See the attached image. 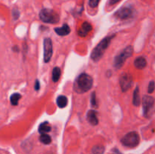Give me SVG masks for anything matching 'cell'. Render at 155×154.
Listing matches in <instances>:
<instances>
[{
  "label": "cell",
  "mask_w": 155,
  "mask_h": 154,
  "mask_svg": "<svg viewBox=\"0 0 155 154\" xmlns=\"http://www.w3.org/2000/svg\"><path fill=\"white\" fill-rule=\"evenodd\" d=\"M93 85V79L86 73L80 74L74 84V89L78 93H84L90 90Z\"/></svg>",
  "instance_id": "1"
},
{
  "label": "cell",
  "mask_w": 155,
  "mask_h": 154,
  "mask_svg": "<svg viewBox=\"0 0 155 154\" xmlns=\"http://www.w3.org/2000/svg\"><path fill=\"white\" fill-rule=\"evenodd\" d=\"M114 36L105 37L96 45V47H95V48L92 50V54H91V58L92 59V60L95 62L98 61L102 57L105 51L108 48L110 41H111L112 38H114Z\"/></svg>",
  "instance_id": "2"
},
{
  "label": "cell",
  "mask_w": 155,
  "mask_h": 154,
  "mask_svg": "<svg viewBox=\"0 0 155 154\" xmlns=\"http://www.w3.org/2000/svg\"><path fill=\"white\" fill-rule=\"evenodd\" d=\"M39 18L42 21L48 24H57L60 21V17L52 9L43 8L39 12Z\"/></svg>",
  "instance_id": "3"
},
{
  "label": "cell",
  "mask_w": 155,
  "mask_h": 154,
  "mask_svg": "<svg viewBox=\"0 0 155 154\" xmlns=\"http://www.w3.org/2000/svg\"><path fill=\"white\" fill-rule=\"evenodd\" d=\"M133 48L132 46H127V48H124L118 55L115 57L114 60V66L117 69H120L124 65L127 58L131 57L133 55Z\"/></svg>",
  "instance_id": "4"
},
{
  "label": "cell",
  "mask_w": 155,
  "mask_h": 154,
  "mask_svg": "<svg viewBox=\"0 0 155 154\" xmlns=\"http://www.w3.org/2000/svg\"><path fill=\"white\" fill-rule=\"evenodd\" d=\"M139 135L136 131H131L126 134L122 139H121V143L124 146L127 147L133 148L136 147L139 143Z\"/></svg>",
  "instance_id": "5"
},
{
  "label": "cell",
  "mask_w": 155,
  "mask_h": 154,
  "mask_svg": "<svg viewBox=\"0 0 155 154\" xmlns=\"http://www.w3.org/2000/svg\"><path fill=\"white\" fill-rule=\"evenodd\" d=\"M154 106V98L150 95H145L142 98V107H143L144 116L148 117L152 111Z\"/></svg>",
  "instance_id": "6"
},
{
  "label": "cell",
  "mask_w": 155,
  "mask_h": 154,
  "mask_svg": "<svg viewBox=\"0 0 155 154\" xmlns=\"http://www.w3.org/2000/svg\"><path fill=\"white\" fill-rule=\"evenodd\" d=\"M43 49H44V61L45 63H48L50 61L52 56L53 48H52V42L51 39L49 38H46L44 39L43 42Z\"/></svg>",
  "instance_id": "7"
},
{
  "label": "cell",
  "mask_w": 155,
  "mask_h": 154,
  "mask_svg": "<svg viewBox=\"0 0 155 154\" xmlns=\"http://www.w3.org/2000/svg\"><path fill=\"white\" fill-rule=\"evenodd\" d=\"M120 85L123 91H127L131 88L133 85V78L132 75L128 73H124L120 78Z\"/></svg>",
  "instance_id": "8"
},
{
  "label": "cell",
  "mask_w": 155,
  "mask_h": 154,
  "mask_svg": "<svg viewBox=\"0 0 155 154\" xmlns=\"http://www.w3.org/2000/svg\"><path fill=\"white\" fill-rule=\"evenodd\" d=\"M133 9L129 7H124L122 8L119 9L116 13L114 14V16L120 20H126L131 18L133 16Z\"/></svg>",
  "instance_id": "9"
},
{
  "label": "cell",
  "mask_w": 155,
  "mask_h": 154,
  "mask_svg": "<svg viewBox=\"0 0 155 154\" xmlns=\"http://www.w3.org/2000/svg\"><path fill=\"white\" fill-rule=\"evenodd\" d=\"M92 27L89 23L84 22L79 30L78 33L80 36H86L92 30Z\"/></svg>",
  "instance_id": "10"
},
{
  "label": "cell",
  "mask_w": 155,
  "mask_h": 154,
  "mask_svg": "<svg viewBox=\"0 0 155 154\" xmlns=\"http://www.w3.org/2000/svg\"><path fill=\"white\" fill-rule=\"evenodd\" d=\"M87 119L89 123L92 125H97L98 124V119L97 116V113L95 110H89L87 113Z\"/></svg>",
  "instance_id": "11"
},
{
  "label": "cell",
  "mask_w": 155,
  "mask_h": 154,
  "mask_svg": "<svg viewBox=\"0 0 155 154\" xmlns=\"http://www.w3.org/2000/svg\"><path fill=\"white\" fill-rule=\"evenodd\" d=\"M54 31L58 35L61 36H67L71 33V28L68 24H64L61 27H56L54 28Z\"/></svg>",
  "instance_id": "12"
},
{
  "label": "cell",
  "mask_w": 155,
  "mask_h": 154,
  "mask_svg": "<svg viewBox=\"0 0 155 154\" xmlns=\"http://www.w3.org/2000/svg\"><path fill=\"white\" fill-rule=\"evenodd\" d=\"M134 65L137 69H142L146 66L147 60L144 57H139L135 60Z\"/></svg>",
  "instance_id": "13"
},
{
  "label": "cell",
  "mask_w": 155,
  "mask_h": 154,
  "mask_svg": "<svg viewBox=\"0 0 155 154\" xmlns=\"http://www.w3.org/2000/svg\"><path fill=\"white\" fill-rule=\"evenodd\" d=\"M140 94H139V86H136L133 91V105L138 107L140 105Z\"/></svg>",
  "instance_id": "14"
},
{
  "label": "cell",
  "mask_w": 155,
  "mask_h": 154,
  "mask_svg": "<svg viewBox=\"0 0 155 154\" xmlns=\"http://www.w3.org/2000/svg\"><path fill=\"white\" fill-rule=\"evenodd\" d=\"M51 128L48 122H44L39 126V132L41 134H46L51 131Z\"/></svg>",
  "instance_id": "15"
},
{
  "label": "cell",
  "mask_w": 155,
  "mask_h": 154,
  "mask_svg": "<svg viewBox=\"0 0 155 154\" xmlns=\"http://www.w3.org/2000/svg\"><path fill=\"white\" fill-rule=\"evenodd\" d=\"M68 104V98L64 95H60L57 98V105L60 108H64Z\"/></svg>",
  "instance_id": "16"
},
{
  "label": "cell",
  "mask_w": 155,
  "mask_h": 154,
  "mask_svg": "<svg viewBox=\"0 0 155 154\" xmlns=\"http://www.w3.org/2000/svg\"><path fill=\"white\" fill-rule=\"evenodd\" d=\"M61 76V69L58 66H55V67L52 70V80L54 82H57L59 80Z\"/></svg>",
  "instance_id": "17"
},
{
  "label": "cell",
  "mask_w": 155,
  "mask_h": 154,
  "mask_svg": "<svg viewBox=\"0 0 155 154\" xmlns=\"http://www.w3.org/2000/svg\"><path fill=\"white\" fill-rule=\"evenodd\" d=\"M39 140L44 144H49L51 142V138L47 134H42V135L39 137Z\"/></svg>",
  "instance_id": "18"
},
{
  "label": "cell",
  "mask_w": 155,
  "mask_h": 154,
  "mask_svg": "<svg viewBox=\"0 0 155 154\" xmlns=\"http://www.w3.org/2000/svg\"><path fill=\"white\" fill-rule=\"evenodd\" d=\"M21 96L20 94H18V93H15V94H13V95L11 96V103H12V105L14 106H16L18 104V101H19V100L21 99Z\"/></svg>",
  "instance_id": "19"
},
{
  "label": "cell",
  "mask_w": 155,
  "mask_h": 154,
  "mask_svg": "<svg viewBox=\"0 0 155 154\" xmlns=\"http://www.w3.org/2000/svg\"><path fill=\"white\" fill-rule=\"evenodd\" d=\"M92 152L93 154H103L104 152V147L101 145H97L93 146Z\"/></svg>",
  "instance_id": "20"
},
{
  "label": "cell",
  "mask_w": 155,
  "mask_h": 154,
  "mask_svg": "<svg viewBox=\"0 0 155 154\" xmlns=\"http://www.w3.org/2000/svg\"><path fill=\"white\" fill-rule=\"evenodd\" d=\"M91 104L93 107H98V102H97L96 95L95 92H92L91 95Z\"/></svg>",
  "instance_id": "21"
},
{
  "label": "cell",
  "mask_w": 155,
  "mask_h": 154,
  "mask_svg": "<svg viewBox=\"0 0 155 154\" xmlns=\"http://www.w3.org/2000/svg\"><path fill=\"white\" fill-rule=\"evenodd\" d=\"M155 89V83L154 81H151L149 82V85H148V91L149 94H151L154 92Z\"/></svg>",
  "instance_id": "22"
},
{
  "label": "cell",
  "mask_w": 155,
  "mask_h": 154,
  "mask_svg": "<svg viewBox=\"0 0 155 154\" xmlns=\"http://www.w3.org/2000/svg\"><path fill=\"white\" fill-rule=\"evenodd\" d=\"M100 0H89V5L91 8H96L99 4Z\"/></svg>",
  "instance_id": "23"
},
{
  "label": "cell",
  "mask_w": 155,
  "mask_h": 154,
  "mask_svg": "<svg viewBox=\"0 0 155 154\" xmlns=\"http://www.w3.org/2000/svg\"><path fill=\"white\" fill-rule=\"evenodd\" d=\"M35 90L38 91L39 89V88H40V84H39V81L38 79L36 80V82H35Z\"/></svg>",
  "instance_id": "24"
},
{
  "label": "cell",
  "mask_w": 155,
  "mask_h": 154,
  "mask_svg": "<svg viewBox=\"0 0 155 154\" xmlns=\"http://www.w3.org/2000/svg\"><path fill=\"white\" fill-rule=\"evenodd\" d=\"M13 15H14V17H15V19L18 18V17H19V11H18V10L15 9V10L13 11Z\"/></svg>",
  "instance_id": "25"
},
{
  "label": "cell",
  "mask_w": 155,
  "mask_h": 154,
  "mask_svg": "<svg viewBox=\"0 0 155 154\" xmlns=\"http://www.w3.org/2000/svg\"><path fill=\"white\" fill-rule=\"evenodd\" d=\"M120 1H121V0H108V4L112 5L117 4V3L119 2Z\"/></svg>",
  "instance_id": "26"
}]
</instances>
